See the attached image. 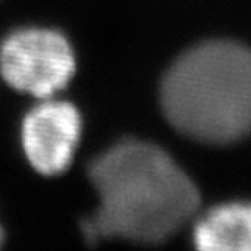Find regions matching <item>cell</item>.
Segmentation results:
<instances>
[{"instance_id": "6da1fadb", "label": "cell", "mask_w": 251, "mask_h": 251, "mask_svg": "<svg viewBox=\"0 0 251 251\" xmlns=\"http://www.w3.org/2000/svg\"><path fill=\"white\" fill-rule=\"evenodd\" d=\"M98 209L84 220L91 243L124 239L159 244L176 234L199 209L197 187L168 152L126 140L110 147L89 166Z\"/></svg>"}, {"instance_id": "7a4b0ae2", "label": "cell", "mask_w": 251, "mask_h": 251, "mask_svg": "<svg viewBox=\"0 0 251 251\" xmlns=\"http://www.w3.org/2000/svg\"><path fill=\"white\" fill-rule=\"evenodd\" d=\"M166 119L185 136L213 145L251 134V49L211 40L173 63L161 86Z\"/></svg>"}, {"instance_id": "3957f363", "label": "cell", "mask_w": 251, "mask_h": 251, "mask_svg": "<svg viewBox=\"0 0 251 251\" xmlns=\"http://www.w3.org/2000/svg\"><path fill=\"white\" fill-rule=\"evenodd\" d=\"M0 74L14 91L40 100L52 98L70 84L75 56L59 31L21 28L0 44Z\"/></svg>"}, {"instance_id": "277c9868", "label": "cell", "mask_w": 251, "mask_h": 251, "mask_svg": "<svg viewBox=\"0 0 251 251\" xmlns=\"http://www.w3.org/2000/svg\"><path fill=\"white\" fill-rule=\"evenodd\" d=\"M82 134V117L72 103L44 98L21 122V147L30 166L44 176L70 168Z\"/></svg>"}, {"instance_id": "5b68a950", "label": "cell", "mask_w": 251, "mask_h": 251, "mask_svg": "<svg viewBox=\"0 0 251 251\" xmlns=\"http://www.w3.org/2000/svg\"><path fill=\"white\" fill-rule=\"evenodd\" d=\"M194 246L201 251H251V204L209 209L194 225Z\"/></svg>"}, {"instance_id": "8992f818", "label": "cell", "mask_w": 251, "mask_h": 251, "mask_svg": "<svg viewBox=\"0 0 251 251\" xmlns=\"http://www.w3.org/2000/svg\"><path fill=\"white\" fill-rule=\"evenodd\" d=\"M5 241V232H4V227H2V224H0V246L4 244Z\"/></svg>"}]
</instances>
